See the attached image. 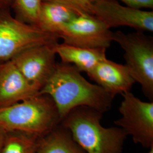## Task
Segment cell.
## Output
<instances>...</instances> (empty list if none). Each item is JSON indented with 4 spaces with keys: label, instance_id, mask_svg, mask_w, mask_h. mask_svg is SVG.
Instances as JSON below:
<instances>
[{
    "label": "cell",
    "instance_id": "6da1fadb",
    "mask_svg": "<svg viewBox=\"0 0 153 153\" xmlns=\"http://www.w3.org/2000/svg\"><path fill=\"white\" fill-rule=\"evenodd\" d=\"M39 94L49 96L57 108L61 120L71 109L86 106L103 114L110 109L114 95L98 85L88 81L76 68L64 62L57 63L55 71Z\"/></svg>",
    "mask_w": 153,
    "mask_h": 153
},
{
    "label": "cell",
    "instance_id": "7a4b0ae2",
    "mask_svg": "<svg viewBox=\"0 0 153 153\" xmlns=\"http://www.w3.org/2000/svg\"><path fill=\"white\" fill-rule=\"evenodd\" d=\"M102 115L88 107H78L69 111L60 124L87 153H122L127 134L119 127L102 126Z\"/></svg>",
    "mask_w": 153,
    "mask_h": 153
},
{
    "label": "cell",
    "instance_id": "3957f363",
    "mask_svg": "<svg viewBox=\"0 0 153 153\" xmlns=\"http://www.w3.org/2000/svg\"><path fill=\"white\" fill-rule=\"evenodd\" d=\"M60 122L54 102L45 94H39L0 108V127L6 131H19L41 137Z\"/></svg>",
    "mask_w": 153,
    "mask_h": 153
},
{
    "label": "cell",
    "instance_id": "277c9868",
    "mask_svg": "<svg viewBox=\"0 0 153 153\" xmlns=\"http://www.w3.org/2000/svg\"><path fill=\"white\" fill-rule=\"evenodd\" d=\"M57 35L25 23L11 15L9 7L0 9V64L11 61L25 49L58 43Z\"/></svg>",
    "mask_w": 153,
    "mask_h": 153
},
{
    "label": "cell",
    "instance_id": "5b68a950",
    "mask_svg": "<svg viewBox=\"0 0 153 153\" xmlns=\"http://www.w3.org/2000/svg\"><path fill=\"white\" fill-rule=\"evenodd\" d=\"M113 41L124 51L127 67L135 82L150 102L153 100V39L141 31L113 33Z\"/></svg>",
    "mask_w": 153,
    "mask_h": 153
},
{
    "label": "cell",
    "instance_id": "8992f818",
    "mask_svg": "<svg viewBox=\"0 0 153 153\" xmlns=\"http://www.w3.org/2000/svg\"><path fill=\"white\" fill-rule=\"evenodd\" d=\"M119 107L121 117L115 121L135 143L153 147V102H143L131 91L122 94Z\"/></svg>",
    "mask_w": 153,
    "mask_h": 153
},
{
    "label": "cell",
    "instance_id": "52a82bcc",
    "mask_svg": "<svg viewBox=\"0 0 153 153\" xmlns=\"http://www.w3.org/2000/svg\"><path fill=\"white\" fill-rule=\"evenodd\" d=\"M63 43L88 48H108L113 42V33L93 15L77 16L58 33Z\"/></svg>",
    "mask_w": 153,
    "mask_h": 153
},
{
    "label": "cell",
    "instance_id": "ba28073f",
    "mask_svg": "<svg viewBox=\"0 0 153 153\" xmlns=\"http://www.w3.org/2000/svg\"><path fill=\"white\" fill-rule=\"evenodd\" d=\"M92 15L108 28L128 26L137 31H153V11L122 5L117 0H95Z\"/></svg>",
    "mask_w": 153,
    "mask_h": 153
},
{
    "label": "cell",
    "instance_id": "9c48e42d",
    "mask_svg": "<svg viewBox=\"0 0 153 153\" xmlns=\"http://www.w3.org/2000/svg\"><path fill=\"white\" fill-rule=\"evenodd\" d=\"M56 44H42L29 48L11 60L28 81L40 91L55 71L57 64Z\"/></svg>",
    "mask_w": 153,
    "mask_h": 153
},
{
    "label": "cell",
    "instance_id": "30bf717a",
    "mask_svg": "<svg viewBox=\"0 0 153 153\" xmlns=\"http://www.w3.org/2000/svg\"><path fill=\"white\" fill-rule=\"evenodd\" d=\"M40 90L23 76L11 61L0 68V108L39 94Z\"/></svg>",
    "mask_w": 153,
    "mask_h": 153
},
{
    "label": "cell",
    "instance_id": "8fae6325",
    "mask_svg": "<svg viewBox=\"0 0 153 153\" xmlns=\"http://www.w3.org/2000/svg\"><path fill=\"white\" fill-rule=\"evenodd\" d=\"M90 78L115 97L131 91L135 81L126 65L105 59L87 74Z\"/></svg>",
    "mask_w": 153,
    "mask_h": 153
},
{
    "label": "cell",
    "instance_id": "7c38bea8",
    "mask_svg": "<svg viewBox=\"0 0 153 153\" xmlns=\"http://www.w3.org/2000/svg\"><path fill=\"white\" fill-rule=\"evenodd\" d=\"M105 48H82L57 43L55 51L61 62L74 66L80 71L88 74L106 57Z\"/></svg>",
    "mask_w": 153,
    "mask_h": 153
},
{
    "label": "cell",
    "instance_id": "4fadbf2b",
    "mask_svg": "<svg viewBox=\"0 0 153 153\" xmlns=\"http://www.w3.org/2000/svg\"><path fill=\"white\" fill-rule=\"evenodd\" d=\"M36 153H87L60 123L52 130L39 137Z\"/></svg>",
    "mask_w": 153,
    "mask_h": 153
},
{
    "label": "cell",
    "instance_id": "5bb4252c",
    "mask_svg": "<svg viewBox=\"0 0 153 153\" xmlns=\"http://www.w3.org/2000/svg\"><path fill=\"white\" fill-rule=\"evenodd\" d=\"M78 15L64 6L43 2L39 15L38 27L58 35L61 29Z\"/></svg>",
    "mask_w": 153,
    "mask_h": 153
},
{
    "label": "cell",
    "instance_id": "9a60e30c",
    "mask_svg": "<svg viewBox=\"0 0 153 153\" xmlns=\"http://www.w3.org/2000/svg\"><path fill=\"white\" fill-rule=\"evenodd\" d=\"M38 138L19 131H6L0 153H36Z\"/></svg>",
    "mask_w": 153,
    "mask_h": 153
},
{
    "label": "cell",
    "instance_id": "2e32d148",
    "mask_svg": "<svg viewBox=\"0 0 153 153\" xmlns=\"http://www.w3.org/2000/svg\"><path fill=\"white\" fill-rule=\"evenodd\" d=\"M42 2L43 0H14L11 7L18 20L38 27Z\"/></svg>",
    "mask_w": 153,
    "mask_h": 153
},
{
    "label": "cell",
    "instance_id": "e0dca14e",
    "mask_svg": "<svg viewBox=\"0 0 153 153\" xmlns=\"http://www.w3.org/2000/svg\"><path fill=\"white\" fill-rule=\"evenodd\" d=\"M95 0H43L64 6L78 16L83 14L92 15V7Z\"/></svg>",
    "mask_w": 153,
    "mask_h": 153
},
{
    "label": "cell",
    "instance_id": "ac0fdd59",
    "mask_svg": "<svg viewBox=\"0 0 153 153\" xmlns=\"http://www.w3.org/2000/svg\"><path fill=\"white\" fill-rule=\"evenodd\" d=\"M124 3L129 7L142 10V8L153 9V0H117Z\"/></svg>",
    "mask_w": 153,
    "mask_h": 153
},
{
    "label": "cell",
    "instance_id": "d6986e66",
    "mask_svg": "<svg viewBox=\"0 0 153 153\" xmlns=\"http://www.w3.org/2000/svg\"><path fill=\"white\" fill-rule=\"evenodd\" d=\"M6 131L0 127V152L5 138Z\"/></svg>",
    "mask_w": 153,
    "mask_h": 153
},
{
    "label": "cell",
    "instance_id": "ffe728a7",
    "mask_svg": "<svg viewBox=\"0 0 153 153\" xmlns=\"http://www.w3.org/2000/svg\"><path fill=\"white\" fill-rule=\"evenodd\" d=\"M13 1L14 0H0V3L5 7H10L13 4Z\"/></svg>",
    "mask_w": 153,
    "mask_h": 153
},
{
    "label": "cell",
    "instance_id": "44dd1931",
    "mask_svg": "<svg viewBox=\"0 0 153 153\" xmlns=\"http://www.w3.org/2000/svg\"><path fill=\"white\" fill-rule=\"evenodd\" d=\"M148 153H153V147L150 149V150Z\"/></svg>",
    "mask_w": 153,
    "mask_h": 153
},
{
    "label": "cell",
    "instance_id": "7402d4cb",
    "mask_svg": "<svg viewBox=\"0 0 153 153\" xmlns=\"http://www.w3.org/2000/svg\"><path fill=\"white\" fill-rule=\"evenodd\" d=\"M3 7H5V6H4L3 5H2V4L0 3V9H1V8H2Z\"/></svg>",
    "mask_w": 153,
    "mask_h": 153
},
{
    "label": "cell",
    "instance_id": "603a6c76",
    "mask_svg": "<svg viewBox=\"0 0 153 153\" xmlns=\"http://www.w3.org/2000/svg\"><path fill=\"white\" fill-rule=\"evenodd\" d=\"M1 65H2V64H0V68H1Z\"/></svg>",
    "mask_w": 153,
    "mask_h": 153
}]
</instances>
